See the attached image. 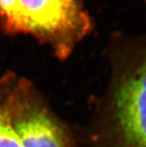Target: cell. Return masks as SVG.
<instances>
[{"label":"cell","instance_id":"6da1fadb","mask_svg":"<svg viewBox=\"0 0 146 147\" xmlns=\"http://www.w3.org/2000/svg\"><path fill=\"white\" fill-rule=\"evenodd\" d=\"M87 147H146V41L114 63L105 96L86 133Z\"/></svg>","mask_w":146,"mask_h":147},{"label":"cell","instance_id":"7a4b0ae2","mask_svg":"<svg viewBox=\"0 0 146 147\" xmlns=\"http://www.w3.org/2000/svg\"><path fill=\"white\" fill-rule=\"evenodd\" d=\"M92 21L84 0H19L16 34H28L67 59L91 34Z\"/></svg>","mask_w":146,"mask_h":147},{"label":"cell","instance_id":"3957f363","mask_svg":"<svg viewBox=\"0 0 146 147\" xmlns=\"http://www.w3.org/2000/svg\"><path fill=\"white\" fill-rule=\"evenodd\" d=\"M13 120L23 147H77L68 126L22 76L17 83Z\"/></svg>","mask_w":146,"mask_h":147},{"label":"cell","instance_id":"277c9868","mask_svg":"<svg viewBox=\"0 0 146 147\" xmlns=\"http://www.w3.org/2000/svg\"><path fill=\"white\" fill-rule=\"evenodd\" d=\"M19 77L11 71L0 74V147H23L13 120Z\"/></svg>","mask_w":146,"mask_h":147},{"label":"cell","instance_id":"5b68a950","mask_svg":"<svg viewBox=\"0 0 146 147\" xmlns=\"http://www.w3.org/2000/svg\"><path fill=\"white\" fill-rule=\"evenodd\" d=\"M19 0H0V28L7 34H16Z\"/></svg>","mask_w":146,"mask_h":147},{"label":"cell","instance_id":"8992f818","mask_svg":"<svg viewBox=\"0 0 146 147\" xmlns=\"http://www.w3.org/2000/svg\"><path fill=\"white\" fill-rule=\"evenodd\" d=\"M144 1H145V2H146V0H144Z\"/></svg>","mask_w":146,"mask_h":147}]
</instances>
